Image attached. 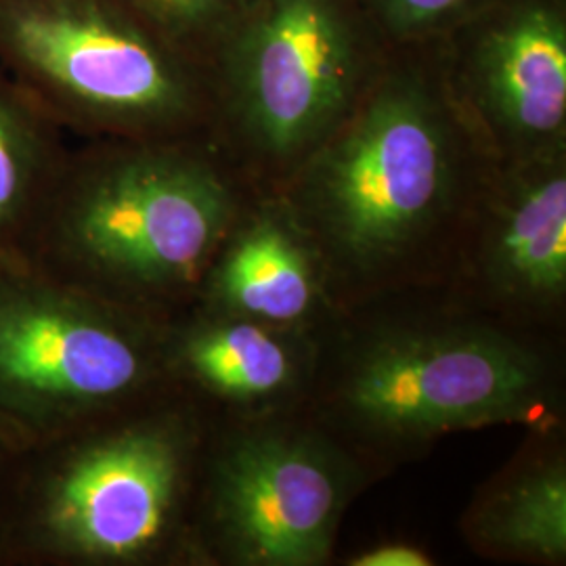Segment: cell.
<instances>
[{
  "mask_svg": "<svg viewBox=\"0 0 566 566\" xmlns=\"http://www.w3.org/2000/svg\"><path fill=\"white\" fill-rule=\"evenodd\" d=\"M202 416L160 388L21 449L0 566L193 558Z\"/></svg>",
  "mask_w": 566,
  "mask_h": 566,
  "instance_id": "cell-1",
  "label": "cell"
},
{
  "mask_svg": "<svg viewBox=\"0 0 566 566\" xmlns=\"http://www.w3.org/2000/svg\"><path fill=\"white\" fill-rule=\"evenodd\" d=\"M231 223L227 182L182 139H107L70 149L25 256L166 322L196 301Z\"/></svg>",
  "mask_w": 566,
  "mask_h": 566,
  "instance_id": "cell-2",
  "label": "cell"
},
{
  "mask_svg": "<svg viewBox=\"0 0 566 566\" xmlns=\"http://www.w3.org/2000/svg\"><path fill=\"white\" fill-rule=\"evenodd\" d=\"M163 325L0 252V434L25 449L164 388Z\"/></svg>",
  "mask_w": 566,
  "mask_h": 566,
  "instance_id": "cell-3",
  "label": "cell"
},
{
  "mask_svg": "<svg viewBox=\"0 0 566 566\" xmlns=\"http://www.w3.org/2000/svg\"><path fill=\"white\" fill-rule=\"evenodd\" d=\"M0 67L63 133L182 139L200 112L181 53L120 0H0Z\"/></svg>",
  "mask_w": 566,
  "mask_h": 566,
  "instance_id": "cell-4",
  "label": "cell"
},
{
  "mask_svg": "<svg viewBox=\"0 0 566 566\" xmlns=\"http://www.w3.org/2000/svg\"><path fill=\"white\" fill-rule=\"evenodd\" d=\"M451 154L446 126L416 88H390L317 164L298 229L350 280L407 261L446 214Z\"/></svg>",
  "mask_w": 566,
  "mask_h": 566,
  "instance_id": "cell-5",
  "label": "cell"
},
{
  "mask_svg": "<svg viewBox=\"0 0 566 566\" xmlns=\"http://www.w3.org/2000/svg\"><path fill=\"white\" fill-rule=\"evenodd\" d=\"M546 369L528 346L479 325L386 332L344 369L350 424L385 441H424L481 426L526 422L542 403Z\"/></svg>",
  "mask_w": 566,
  "mask_h": 566,
  "instance_id": "cell-6",
  "label": "cell"
},
{
  "mask_svg": "<svg viewBox=\"0 0 566 566\" xmlns=\"http://www.w3.org/2000/svg\"><path fill=\"white\" fill-rule=\"evenodd\" d=\"M350 493L343 460L306 432L256 430L203 447L193 558L313 566L329 556Z\"/></svg>",
  "mask_w": 566,
  "mask_h": 566,
  "instance_id": "cell-7",
  "label": "cell"
},
{
  "mask_svg": "<svg viewBox=\"0 0 566 566\" xmlns=\"http://www.w3.org/2000/svg\"><path fill=\"white\" fill-rule=\"evenodd\" d=\"M353 55L332 0H269L238 61L243 126L273 156L317 142L353 88Z\"/></svg>",
  "mask_w": 566,
  "mask_h": 566,
  "instance_id": "cell-8",
  "label": "cell"
},
{
  "mask_svg": "<svg viewBox=\"0 0 566 566\" xmlns=\"http://www.w3.org/2000/svg\"><path fill=\"white\" fill-rule=\"evenodd\" d=\"M298 355L273 329L198 304L163 325V385L189 403L264 401L294 385Z\"/></svg>",
  "mask_w": 566,
  "mask_h": 566,
  "instance_id": "cell-9",
  "label": "cell"
},
{
  "mask_svg": "<svg viewBox=\"0 0 566 566\" xmlns=\"http://www.w3.org/2000/svg\"><path fill=\"white\" fill-rule=\"evenodd\" d=\"M315 296L317 277L298 224L261 217L238 238L227 235L191 304L290 325L308 315Z\"/></svg>",
  "mask_w": 566,
  "mask_h": 566,
  "instance_id": "cell-10",
  "label": "cell"
},
{
  "mask_svg": "<svg viewBox=\"0 0 566 566\" xmlns=\"http://www.w3.org/2000/svg\"><path fill=\"white\" fill-rule=\"evenodd\" d=\"M483 275L495 296L521 306L556 304L566 290V179L554 168L521 181L483 240Z\"/></svg>",
  "mask_w": 566,
  "mask_h": 566,
  "instance_id": "cell-11",
  "label": "cell"
},
{
  "mask_svg": "<svg viewBox=\"0 0 566 566\" xmlns=\"http://www.w3.org/2000/svg\"><path fill=\"white\" fill-rule=\"evenodd\" d=\"M485 102L510 135L556 137L566 118V34L546 9H531L493 36L485 57Z\"/></svg>",
  "mask_w": 566,
  "mask_h": 566,
  "instance_id": "cell-12",
  "label": "cell"
},
{
  "mask_svg": "<svg viewBox=\"0 0 566 566\" xmlns=\"http://www.w3.org/2000/svg\"><path fill=\"white\" fill-rule=\"evenodd\" d=\"M67 154L60 124L0 67V252L25 254Z\"/></svg>",
  "mask_w": 566,
  "mask_h": 566,
  "instance_id": "cell-13",
  "label": "cell"
},
{
  "mask_svg": "<svg viewBox=\"0 0 566 566\" xmlns=\"http://www.w3.org/2000/svg\"><path fill=\"white\" fill-rule=\"evenodd\" d=\"M476 542L510 556L558 563L566 556V470L558 460L512 474L479 506Z\"/></svg>",
  "mask_w": 566,
  "mask_h": 566,
  "instance_id": "cell-14",
  "label": "cell"
},
{
  "mask_svg": "<svg viewBox=\"0 0 566 566\" xmlns=\"http://www.w3.org/2000/svg\"><path fill=\"white\" fill-rule=\"evenodd\" d=\"M158 39L179 51L219 20L231 0H120ZM181 53V51H179Z\"/></svg>",
  "mask_w": 566,
  "mask_h": 566,
  "instance_id": "cell-15",
  "label": "cell"
},
{
  "mask_svg": "<svg viewBox=\"0 0 566 566\" xmlns=\"http://www.w3.org/2000/svg\"><path fill=\"white\" fill-rule=\"evenodd\" d=\"M464 0H388L390 13L405 25H422L439 20Z\"/></svg>",
  "mask_w": 566,
  "mask_h": 566,
  "instance_id": "cell-16",
  "label": "cell"
},
{
  "mask_svg": "<svg viewBox=\"0 0 566 566\" xmlns=\"http://www.w3.org/2000/svg\"><path fill=\"white\" fill-rule=\"evenodd\" d=\"M21 449L13 441L0 434V558H2V542H4V528H7V514L11 506L13 483L20 465Z\"/></svg>",
  "mask_w": 566,
  "mask_h": 566,
  "instance_id": "cell-17",
  "label": "cell"
},
{
  "mask_svg": "<svg viewBox=\"0 0 566 566\" xmlns=\"http://www.w3.org/2000/svg\"><path fill=\"white\" fill-rule=\"evenodd\" d=\"M355 566H426L430 565V558L426 556L422 549L411 546H392L376 547L369 549L365 554L355 556V560L350 563Z\"/></svg>",
  "mask_w": 566,
  "mask_h": 566,
  "instance_id": "cell-18",
  "label": "cell"
}]
</instances>
